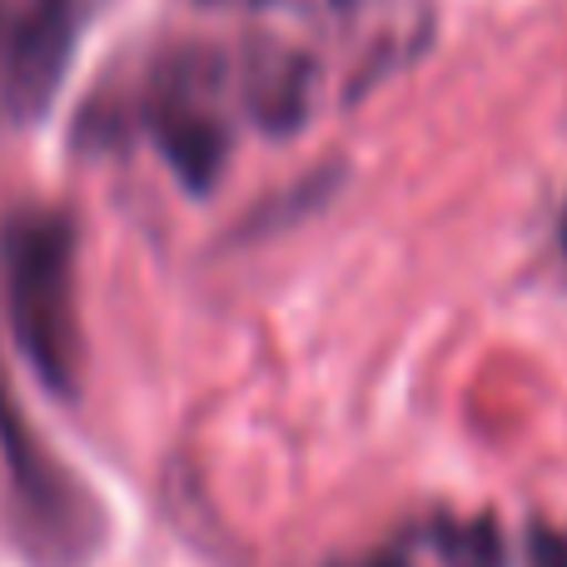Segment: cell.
<instances>
[{"mask_svg": "<svg viewBox=\"0 0 567 567\" xmlns=\"http://www.w3.org/2000/svg\"><path fill=\"white\" fill-rule=\"evenodd\" d=\"M6 309L30 369L55 393H75L85 339L75 303V225L60 209H25L0 239Z\"/></svg>", "mask_w": 567, "mask_h": 567, "instance_id": "cell-1", "label": "cell"}, {"mask_svg": "<svg viewBox=\"0 0 567 567\" xmlns=\"http://www.w3.org/2000/svg\"><path fill=\"white\" fill-rule=\"evenodd\" d=\"M225 55L205 45H185L159 60L145 95V125L165 165L179 175L189 195H209L229 159V120H225Z\"/></svg>", "mask_w": 567, "mask_h": 567, "instance_id": "cell-2", "label": "cell"}, {"mask_svg": "<svg viewBox=\"0 0 567 567\" xmlns=\"http://www.w3.org/2000/svg\"><path fill=\"white\" fill-rule=\"evenodd\" d=\"M0 458L10 473V493H16L25 538L45 553L50 563H80L100 538V508L90 493L50 458L40 433L25 423V409L16 403L0 369Z\"/></svg>", "mask_w": 567, "mask_h": 567, "instance_id": "cell-3", "label": "cell"}, {"mask_svg": "<svg viewBox=\"0 0 567 567\" xmlns=\"http://www.w3.org/2000/svg\"><path fill=\"white\" fill-rule=\"evenodd\" d=\"M105 0H0V100L16 120L50 110Z\"/></svg>", "mask_w": 567, "mask_h": 567, "instance_id": "cell-4", "label": "cell"}, {"mask_svg": "<svg viewBox=\"0 0 567 567\" xmlns=\"http://www.w3.org/2000/svg\"><path fill=\"white\" fill-rule=\"evenodd\" d=\"M239 100H245L249 120L269 135H293L309 125L313 95H319V70L303 50L284 45V40H255L239 65Z\"/></svg>", "mask_w": 567, "mask_h": 567, "instance_id": "cell-5", "label": "cell"}, {"mask_svg": "<svg viewBox=\"0 0 567 567\" xmlns=\"http://www.w3.org/2000/svg\"><path fill=\"white\" fill-rule=\"evenodd\" d=\"M333 567H419V553L409 543H393L383 553H369V558H349V563H333Z\"/></svg>", "mask_w": 567, "mask_h": 567, "instance_id": "cell-6", "label": "cell"}, {"mask_svg": "<svg viewBox=\"0 0 567 567\" xmlns=\"http://www.w3.org/2000/svg\"><path fill=\"white\" fill-rule=\"evenodd\" d=\"M533 567H567V538L533 533Z\"/></svg>", "mask_w": 567, "mask_h": 567, "instance_id": "cell-7", "label": "cell"}, {"mask_svg": "<svg viewBox=\"0 0 567 567\" xmlns=\"http://www.w3.org/2000/svg\"><path fill=\"white\" fill-rule=\"evenodd\" d=\"M199 6H269V0H199Z\"/></svg>", "mask_w": 567, "mask_h": 567, "instance_id": "cell-8", "label": "cell"}, {"mask_svg": "<svg viewBox=\"0 0 567 567\" xmlns=\"http://www.w3.org/2000/svg\"><path fill=\"white\" fill-rule=\"evenodd\" d=\"M333 6H353V0H333Z\"/></svg>", "mask_w": 567, "mask_h": 567, "instance_id": "cell-9", "label": "cell"}]
</instances>
